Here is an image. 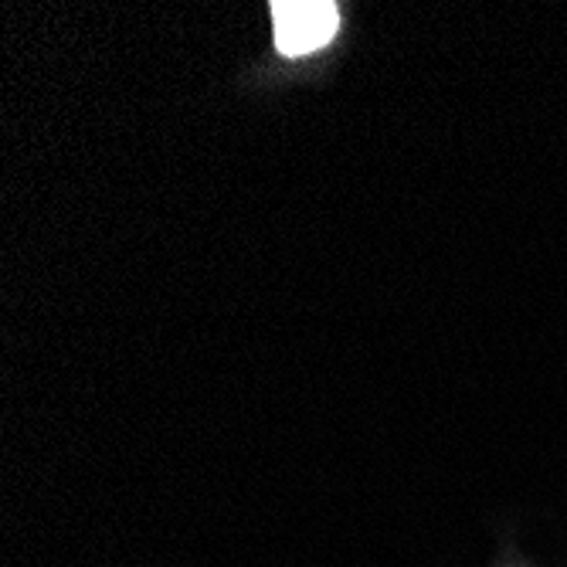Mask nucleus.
Masks as SVG:
<instances>
[{
  "mask_svg": "<svg viewBox=\"0 0 567 567\" xmlns=\"http://www.w3.org/2000/svg\"><path fill=\"white\" fill-rule=\"evenodd\" d=\"M272 24H276V48L289 59H299L330 44L340 14L330 0H272Z\"/></svg>",
  "mask_w": 567,
  "mask_h": 567,
  "instance_id": "obj_1",
  "label": "nucleus"
}]
</instances>
